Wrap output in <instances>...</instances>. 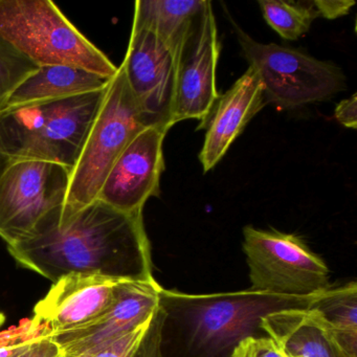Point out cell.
I'll return each mask as SVG.
<instances>
[{"label": "cell", "mask_w": 357, "mask_h": 357, "mask_svg": "<svg viewBox=\"0 0 357 357\" xmlns=\"http://www.w3.org/2000/svg\"><path fill=\"white\" fill-rule=\"evenodd\" d=\"M8 248L22 266L54 283L70 275L155 280L143 212H121L99 199L78 210L52 213Z\"/></svg>", "instance_id": "obj_1"}, {"label": "cell", "mask_w": 357, "mask_h": 357, "mask_svg": "<svg viewBox=\"0 0 357 357\" xmlns=\"http://www.w3.org/2000/svg\"><path fill=\"white\" fill-rule=\"evenodd\" d=\"M317 296H281L252 288L189 294L162 287L160 300L167 315L183 324L193 348L217 355L233 351L244 338L258 336L267 315L287 309H308Z\"/></svg>", "instance_id": "obj_2"}, {"label": "cell", "mask_w": 357, "mask_h": 357, "mask_svg": "<svg viewBox=\"0 0 357 357\" xmlns=\"http://www.w3.org/2000/svg\"><path fill=\"white\" fill-rule=\"evenodd\" d=\"M107 87L66 99L0 109V154L10 162L39 160L72 171Z\"/></svg>", "instance_id": "obj_3"}, {"label": "cell", "mask_w": 357, "mask_h": 357, "mask_svg": "<svg viewBox=\"0 0 357 357\" xmlns=\"http://www.w3.org/2000/svg\"><path fill=\"white\" fill-rule=\"evenodd\" d=\"M0 37L39 68L75 66L107 79L118 73L50 0H0Z\"/></svg>", "instance_id": "obj_4"}, {"label": "cell", "mask_w": 357, "mask_h": 357, "mask_svg": "<svg viewBox=\"0 0 357 357\" xmlns=\"http://www.w3.org/2000/svg\"><path fill=\"white\" fill-rule=\"evenodd\" d=\"M147 127H150L149 121L120 66L108 84L82 151L70 172L62 211L78 210L97 199L114 162Z\"/></svg>", "instance_id": "obj_5"}, {"label": "cell", "mask_w": 357, "mask_h": 357, "mask_svg": "<svg viewBox=\"0 0 357 357\" xmlns=\"http://www.w3.org/2000/svg\"><path fill=\"white\" fill-rule=\"evenodd\" d=\"M248 68L258 75L265 101L282 109H294L325 101L346 87L340 68L296 50L257 43L235 24Z\"/></svg>", "instance_id": "obj_6"}, {"label": "cell", "mask_w": 357, "mask_h": 357, "mask_svg": "<svg viewBox=\"0 0 357 357\" xmlns=\"http://www.w3.org/2000/svg\"><path fill=\"white\" fill-rule=\"evenodd\" d=\"M243 235L252 289L310 296L331 287L327 265L298 236L250 225Z\"/></svg>", "instance_id": "obj_7"}, {"label": "cell", "mask_w": 357, "mask_h": 357, "mask_svg": "<svg viewBox=\"0 0 357 357\" xmlns=\"http://www.w3.org/2000/svg\"><path fill=\"white\" fill-rule=\"evenodd\" d=\"M70 169L39 160H12L0 174V237L8 245L30 235L63 208Z\"/></svg>", "instance_id": "obj_8"}, {"label": "cell", "mask_w": 357, "mask_h": 357, "mask_svg": "<svg viewBox=\"0 0 357 357\" xmlns=\"http://www.w3.org/2000/svg\"><path fill=\"white\" fill-rule=\"evenodd\" d=\"M220 43L212 3L206 1L177 61L173 125L199 121L204 128L219 98L216 85Z\"/></svg>", "instance_id": "obj_9"}, {"label": "cell", "mask_w": 357, "mask_h": 357, "mask_svg": "<svg viewBox=\"0 0 357 357\" xmlns=\"http://www.w3.org/2000/svg\"><path fill=\"white\" fill-rule=\"evenodd\" d=\"M127 82L150 126L170 129L174 106L177 59L151 31L132 26L124 61Z\"/></svg>", "instance_id": "obj_10"}, {"label": "cell", "mask_w": 357, "mask_h": 357, "mask_svg": "<svg viewBox=\"0 0 357 357\" xmlns=\"http://www.w3.org/2000/svg\"><path fill=\"white\" fill-rule=\"evenodd\" d=\"M162 287L152 282L122 281L107 310L78 329L47 336L63 357H91L132 330L148 323L160 306Z\"/></svg>", "instance_id": "obj_11"}, {"label": "cell", "mask_w": 357, "mask_h": 357, "mask_svg": "<svg viewBox=\"0 0 357 357\" xmlns=\"http://www.w3.org/2000/svg\"><path fill=\"white\" fill-rule=\"evenodd\" d=\"M168 131L160 126L141 131L114 162L97 199L121 212H143L146 202L160 195L162 144Z\"/></svg>", "instance_id": "obj_12"}, {"label": "cell", "mask_w": 357, "mask_h": 357, "mask_svg": "<svg viewBox=\"0 0 357 357\" xmlns=\"http://www.w3.org/2000/svg\"><path fill=\"white\" fill-rule=\"evenodd\" d=\"M121 282L100 275L61 278L37 303L31 324L45 337L83 327L109 308Z\"/></svg>", "instance_id": "obj_13"}, {"label": "cell", "mask_w": 357, "mask_h": 357, "mask_svg": "<svg viewBox=\"0 0 357 357\" xmlns=\"http://www.w3.org/2000/svg\"><path fill=\"white\" fill-rule=\"evenodd\" d=\"M265 104L262 83L250 68L225 95L219 96L204 126L206 135L199 160L204 172L220 162L248 123Z\"/></svg>", "instance_id": "obj_14"}, {"label": "cell", "mask_w": 357, "mask_h": 357, "mask_svg": "<svg viewBox=\"0 0 357 357\" xmlns=\"http://www.w3.org/2000/svg\"><path fill=\"white\" fill-rule=\"evenodd\" d=\"M261 331L289 357H347L321 317L310 309H287L263 319Z\"/></svg>", "instance_id": "obj_15"}, {"label": "cell", "mask_w": 357, "mask_h": 357, "mask_svg": "<svg viewBox=\"0 0 357 357\" xmlns=\"http://www.w3.org/2000/svg\"><path fill=\"white\" fill-rule=\"evenodd\" d=\"M110 80L75 66H40L16 89L0 109L102 91Z\"/></svg>", "instance_id": "obj_16"}, {"label": "cell", "mask_w": 357, "mask_h": 357, "mask_svg": "<svg viewBox=\"0 0 357 357\" xmlns=\"http://www.w3.org/2000/svg\"><path fill=\"white\" fill-rule=\"evenodd\" d=\"M206 3V0H137L132 26L154 33L178 61Z\"/></svg>", "instance_id": "obj_17"}, {"label": "cell", "mask_w": 357, "mask_h": 357, "mask_svg": "<svg viewBox=\"0 0 357 357\" xmlns=\"http://www.w3.org/2000/svg\"><path fill=\"white\" fill-rule=\"evenodd\" d=\"M309 309L321 317L342 353L357 357L356 282L317 294Z\"/></svg>", "instance_id": "obj_18"}, {"label": "cell", "mask_w": 357, "mask_h": 357, "mask_svg": "<svg viewBox=\"0 0 357 357\" xmlns=\"http://www.w3.org/2000/svg\"><path fill=\"white\" fill-rule=\"evenodd\" d=\"M258 3L267 24L286 40L301 38L319 17L312 0H259Z\"/></svg>", "instance_id": "obj_19"}, {"label": "cell", "mask_w": 357, "mask_h": 357, "mask_svg": "<svg viewBox=\"0 0 357 357\" xmlns=\"http://www.w3.org/2000/svg\"><path fill=\"white\" fill-rule=\"evenodd\" d=\"M38 68L32 60L0 37V106Z\"/></svg>", "instance_id": "obj_20"}, {"label": "cell", "mask_w": 357, "mask_h": 357, "mask_svg": "<svg viewBox=\"0 0 357 357\" xmlns=\"http://www.w3.org/2000/svg\"><path fill=\"white\" fill-rule=\"evenodd\" d=\"M167 319L168 317L164 309L158 307L130 357H162V333Z\"/></svg>", "instance_id": "obj_21"}, {"label": "cell", "mask_w": 357, "mask_h": 357, "mask_svg": "<svg viewBox=\"0 0 357 357\" xmlns=\"http://www.w3.org/2000/svg\"><path fill=\"white\" fill-rule=\"evenodd\" d=\"M231 357H289L287 353L268 336L244 338L231 351Z\"/></svg>", "instance_id": "obj_22"}, {"label": "cell", "mask_w": 357, "mask_h": 357, "mask_svg": "<svg viewBox=\"0 0 357 357\" xmlns=\"http://www.w3.org/2000/svg\"><path fill=\"white\" fill-rule=\"evenodd\" d=\"M150 321L129 333L125 334L124 336L112 342L109 346L105 347L91 357H130L145 334Z\"/></svg>", "instance_id": "obj_23"}, {"label": "cell", "mask_w": 357, "mask_h": 357, "mask_svg": "<svg viewBox=\"0 0 357 357\" xmlns=\"http://www.w3.org/2000/svg\"><path fill=\"white\" fill-rule=\"evenodd\" d=\"M312 5L319 17L336 20L347 15L355 5L352 0H312Z\"/></svg>", "instance_id": "obj_24"}, {"label": "cell", "mask_w": 357, "mask_h": 357, "mask_svg": "<svg viewBox=\"0 0 357 357\" xmlns=\"http://www.w3.org/2000/svg\"><path fill=\"white\" fill-rule=\"evenodd\" d=\"M15 357H61V351L51 338L41 336L33 340L29 346Z\"/></svg>", "instance_id": "obj_25"}, {"label": "cell", "mask_w": 357, "mask_h": 357, "mask_svg": "<svg viewBox=\"0 0 357 357\" xmlns=\"http://www.w3.org/2000/svg\"><path fill=\"white\" fill-rule=\"evenodd\" d=\"M38 330L34 329L31 325V321L22 323L18 328H13L7 331L0 332V348L10 346V344H20L26 340L41 337Z\"/></svg>", "instance_id": "obj_26"}, {"label": "cell", "mask_w": 357, "mask_h": 357, "mask_svg": "<svg viewBox=\"0 0 357 357\" xmlns=\"http://www.w3.org/2000/svg\"><path fill=\"white\" fill-rule=\"evenodd\" d=\"M336 120L347 128L355 129L357 126V98L356 93L344 100L336 106L335 112Z\"/></svg>", "instance_id": "obj_27"}, {"label": "cell", "mask_w": 357, "mask_h": 357, "mask_svg": "<svg viewBox=\"0 0 357 357\" xmlns=\"http://www.w3.org/2000/svg\"><path fill=\"white\" fill-rule=\"evenodd\" d=\"M35 340V338H34ZM33 340H26V342H20V344H10V346L0 348V357H15L22 352L26 347L29 346Z\"/></svg>", "instance_id": "obj_28"}, {"label": "cell", "mask_w": 357, "mask_h": 357, "mask_svg": "<svg viewBox=\"0 0 357 357\" xmlns=\"http://www.w3.org/2000/svg\"><path fill=\"white\" fill-rule=\"evenodd\" d=\"M10 160L6 158L5 156L0 154V174L5 170L6 167L9 165Z\"/></svg>", "instance_id": "obj_29"}, {"label": "cell", "mask_w": 357, "mask_h": 357, "mask_svg": "<svg viewBox=\"0 0 357 357\" xmlns=\"http://www.w3.org/2000/svg\"><path fill=\"white\" fill-rule=\"evenodd\" d=\"M5 315L3 314V313L0 312V327L3 326V324L5 323Z\"/></svg>", "instance_id": "obj_30"}, {"label": "cell", "mask_w": 357, "mask_h": 357, "mask_svg": "<svg viewBox=\"0 0 357 357\" xmlns=\"http://www.w3.org/2000/svg\"><path fill=\"white\" fill-rule=\"evenodd\" d=\"M61 357H63V356H61Z\"/></svg>", "instance_id": "obj_31"}]
</instances>
